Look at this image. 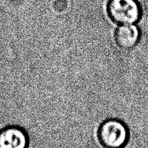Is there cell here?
Segmentation results:
<instances>
[{
  "instance_id": "cell-2",
  "label": "cell",
  "mask_w": 148,
  "mask_h": 148,
  "mask_svg": "<svg viewBox=\"0 0 148 148\" xmlns=\"http://www.w3.org/2000/svg\"><path fill=\"white\" fill-rule=\"evenodd\" d=\"M106 12L115 24L134 25L142 18L143 8L138 0H108Z\"/></svg>"
},
{
  "instance_id": "cell-4",
  "label": "cell",
  "mask_w": 148,
  "mask_h": 148,
  "mask_svg": "<svg viewBox=\"0 0 148 148\" xmlns=\"http://www.w3.org/2000/svg\"><path fill=\"white\" fill-rule=\"evenodd\" d=\"M141 38V30L134 25H119L114 32V40L118 47L123 50L134 49Z\"/></svg>"
},
{
  "instance_id": "cell-3",
  "label": "cell",
  "mask_w": 148,
  "mask_h": 148,
  "mask_svg": "<svg viewBox=\"0 0 148 148\" xmlns=\"http://www.w3.org/2000/svg\"><path fill=\"white\" fill-rule=\"evenodd\" d=\"M27 132L17 125H9L0 130V148H29Z\"/></svg>"
},
{
  "instance_id": "cell-1",
  "label": "cell",
  "mask_w": 148,
  "mask_h": 148,
  "mask_svg": "<svg viewBox=\"0 0 148 148\" xmlns=\"http://www.w3.org/2000/svg\"><path fill=\"white\" fill-rule=\"evenodd\" d=\"M97 137L103 148H125L130 142V131L121 119L109 118L100 124Z\"/></svg>"
}]
</instances>
